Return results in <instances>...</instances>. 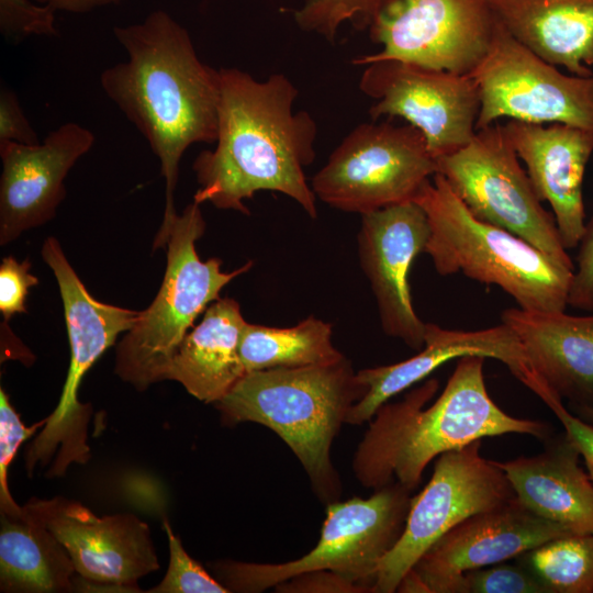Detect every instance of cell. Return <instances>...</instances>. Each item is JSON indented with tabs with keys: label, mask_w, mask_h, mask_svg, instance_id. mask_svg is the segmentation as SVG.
Wrapping results in <instances>:
<instances>
[{
	"label": "cell",
	"mask_w": 593,
	"mask_h": 593,
	"mask_svg": "<svg viewBox=\"0 0 593 593\" xmlns=\"http://www.w3.org/2000/svg\"><path fill=\"white\" fill-rule=\"evenodd\" d=\"M470 355L496 359L511 372L518 369L523 357L517 337L504 323L478 331L448 329L426 323L425 344L415 356L357 372L367 392L351 406L346 423L361 425L371 421L377 410L392 396L428 377L441 365Z\"/></svg>",
	"instance_id": "obj_21"
},
{
	"label": "cell",
	"mask_w": 593,
	"mask_h": 593,
	"mask_svg": "<svg viewBox=\"0 0 593 593\" xmlns=\"http://www.w3.org/2000/svg\"><path fill=\"white\" fill-rule=\"evenodd\" d=\"M164 529L169 544V564L164 579L148 593H228V589L211 577L192 559L167 521Z\"/></svg>",
	"instance_id": "obj_29"
},
{
	"label": "cell",
	"mask_w": 593,
	"mask_h": 593,
	"mask_svg": "<svg viewBox=\"0 0 593 593\" xmlns=\"http://www.w3.org/2000/svg\"><path fill=\"white\" fill-rule=\"evenodd\" d=\"M578 246L568 305L582 311H593V216L585 224Z\"/></svg>",
	"instance_id": "obj_34"
},
{
	"label": "cell",
	"mask_w": 593,
	"mask_h": 593,
	"mask_svg": "<svg viewBox=\"0 0 593 593\" xmlns=\"http://www.w3.org/2000/svg\"><path fill=\"white\" fill-rule=\"evenodd\" d=\"M485 359L459 358L444 390L427 407L439 388L435 378L377 410L353 461L363 486L379 490L395 482L412 492L428 463L446 451L504 434L540 440L552 435L547 423L514 417L497 406L485 387Z\"/></svg>",
	"instance_id": "obj_3"
},
{
	"label": "cell",
	"mask_w": 593,
	"mask_h": 593,
	"mask_svg": "<svg viewBox=\"0 0 593 593\" xmlns=\"http://www.w3.org/2000/svg\"><path fill=\"white\" fill-rule=\"evenodd\" d=\"M246 323L236 300L212 302L179 345L165 380L179 382L202 402H219L247 373L239 356Z\"/></svg>",
	"instance_id": "obj_24"
},
{
	"label": "cell",
	"mask_w": 593,
	"mask_h": 593,
	"mask_svg": "<svg viewBox=\"0 0 593 593\" xmlns=\"http://www.w3.org/2000/svg\"><path fill=\"white\" fill-rule=\"evenodd\" d=\"M501 322L522 347L525 385L548 407L562 399L593 406V315L511 307L502 312Z\"/></svg>",
	"instance_id": "obj_19"
},
{
	"label": "cell",
	"mask_w": 593,
	"mask_h": 593,
	"mask_svg": "<svg viewBox=\"0 0 593 593\" xmlns=\"http://www.w3.org/2000/svg\"><path fill=\"white\" fill-rule=\"evenodd\" d=\"M580 458L579 449L563 432L548 437L540 454L494 461L527 508L572 534H591L593 480Z\"/></svg>",
	"instance_id": "obj_22"
},
{
	"label": "cell",
	"mask_w": 593,
	"mask_h": 593,
	"mask_svg": "<svg viewBox=\"0 0 593 593\" xmlns=\"http://www.w3.org/2000/svg\"><path fill=\"white\" fill-rule=\"evenodd\" d=\"M284 593H365L363 589L329 570H315L298 574L275 586Z\"/></svg>",
	"instance_id": "obj_35"
},
{
	"label": "cell",
	"mask_w": 593,
	"mask_h": 593,
	"mask_svg": "<svg viewBox=\"0 0 593 593\" xmlns=\"http://www.w3.org/2000/svg\"><path fill=\"white\" fill-rule=\"evenodd\" d=\"M503 125L538 198L551 206L563 246L577 247L585 228L582 184L593 131L516 120Z\"/></svg>",
	"instance_id": "obj_20"
},
{
	"label": "cell",
	"mask_w": 593,
	"mask_h": 593,
	"mask_svg": "<svg viewBox=\"0 0 593 593\" xmlns=\"http://www.w3.org/2000/svg\"><path fill=\"white\" fill-rule=\"evenodd\" d=\"M436 172V158L417 128L363 123L333 150L311 188L329 206L362 215L413 201Z\"/></svg>",
	"instance_id": "obj_10"
},
{
	"label": "cell",
	"mask_w": 593,
	"mask_h": 593,
	"mask_svg": "<svg viewBox=\"0 0 593 593\" xmlns=\"http://www.w3.org/2000/svg\"><path fill=\"white\" fill-rule=\"evenodd\" d=\"M56 10L31 0H0V32L7 40L57 35Z\"/></svg>",
	"instance_id": "obj_32"
},
{
	"label": "cell",
	"mask_w": 593,
	"mask_h": 593,
	"mask_svg": "<svg viewBox=\"0 0 593 593\" xmlns=\"http://www.w3.org/2000/svg\"><path fill=\"white\" fill-rule=\"evenodd\" d=\"M41 255L58 283L70 345V363L56 409L27 447L25 466L31 475L36 466L45 467L52 461L46 474L54 478L64 475L71 463L82 465L89 460L87 439L92 407L78 400L80 382L101 355L114 345L119 334L135 325L142 311L94 299L55 237L45 239Z\"/></svg>",
	"instance_id": "obj_7"
},
{
	"label": "cell",
	"mask_w": 593,
	"mask_h": 593,
	"mask_svg": "<svg viewBox=\"0 0 593 593\" xmlns=\"http://www.w3.org/2000/svg\"><path fill=\"white\" fill-rule=\"evenodd\" d=\"M518 43L571 75L593 71V0H486Z\"/></svg>",
	"instance_id": "obj_23"
},
{
	"label": "cell",
	"mask_w": 593,
	"mask_h": 593,
	"mask_svg": "<svg viewBox=\"0 0 593 593\" xmlns=\"http://www.w3.org/2000/svg\"><path fill=\"white\" fill-rule=\"evenodd\" d=\"M205 231L200 204L176 215L167 242L165 276L152 304L119 343L115 373L139 391L163 381L179 345L197 317L217 300L221 290L248 271L253 261L231 272L219 258L201 260L195 242Z\"/></svg>",
	"instance_id": "obj_6"
},
{
	"label": "cell",
	"mask_w": 593,
	"mask_h": 593,
	"mask_svg": "<svg viewBox=\"0 0 593 593\" xmlns=\"http://www.w3.org/2000/svg\"><path fill=\"white\" fill-rule=\"evenodd\" d=\"M359 88L373 100L372 120H405L436 159L466 146L477 132L480 97L470 75L380 60L365 66Z\"/></svg>",
	"instance_id": "obj_14"
},
{
	"label": "cell",
	"mask_w": 593,
	"mask_h": 593,
	"mask_svg": "<svg viewBox=\"0 0 593 593\" xmlns=\"http://www.w3.org/2000/svg\"><path fill=\"white\" fill-rule=\"evenodd\" d=\"M481 445L475 440L436 458L430 480L411 497L402 535L380 563L373 593L396 592L405 574L445 533L516 496L505 472L482 457Z\"/></svg>",
	"instance_id": "obj_12"
},
{
	"label": "cell",
	"mask_w": 593,
	"mask_h": 593,
	"mask_svg": "<svg viewBox=\"0 0 593 593\" xmlns=\"http://www.w3.org/2000/svg\"><path fill=\"white\" fill-rule=\"evenodd\" d=\"M23 514L0 519V591H76L75 566L63 544L23 506Z\"/></svg>",
	"instance_id": "obj_25"
},
{
	"label": "cell",
	"mask_w": 593,
	"mask_h": 593,
	"mask_svg": "<svg viewBox=\"0 0 593 593\" xmlns=\"http://www.w3.org/2000/svg\"><path fill=\"white\" fill-rule=\"evenodd\" d=\"M573 535L527 508L516 496L469 516L438 538L409 571L421 593H456L467 571L492 566Z\"/></svg>",
	"instance_id": "obj_17"
},
{
	"label": "cell",
	"mask_w": 593,
	"mask_h": 593,
	"mask_svg": "<svg viewBox=\"0 0 593 593\" xmlns=\"http://www.w3.org/2000/svg\"><path fill=\"white\" fill-rule=\"evenodd\" d=\"M96 141L76 122L51 131L42 143H0V245L51 221L66 197L65 179Z\"/></svg>",
	"instance_id": "obj_18"
},
{
	"label": "cell",
	"mask_w": 593,
	"mask_h": 593,
	"mask_svg": "<svg viewBox=\"0 0 593 593\" xmlns=\"http://www.w3.org/2000/svg\"><path fill=\"white\" fill-rule=\"evenodd\" d=\"M558 417L566 434L574 443L593 480V425L570 412L561 402L550 407Z\"/></svg>",
	"instance_id": "obj_37"
},
{
	"label": "cell",
	"mask_w": 593,
	"mask_h": 593,
	"mask_svg": "<svg viewBox=\"0 0 593 593\" xmlns=\"http://www.w3.org/2000/svg\"><path fill=\"white\" fill-rule=\"evenodd\" d=\"M411 497L393 482L368 499L332 502L318 542L303 557L282 563L221 561L212 568L230 592H262L304 572L329 570L373 593L380 563L404 529Z\"/></svg>",
	"instance_id": "obj_8"
},
{
	"label": "cell",
	"mask_w": 593,
	"mask_h": 593,
	"mask_svg": "<svg viewBox=\"0 0 593 593\" xmlns=\"http://www.w3.org/2000/svg\"><path fill=\"white\" fill-rule=\"evenodd\" d=\"M426 213L425 251L441 276L462 273L500 287L518 307L563 312L573 271L523 238L477 219L435 174L414 200Z\"/></svg>",
	"instance_id": "obj_5"
},
{
	"label": "cell",
	"mask_w": 593,
	"mask_h": 593,
	"mask_svg": "<svg viewBox=\"0 0 593 593\" xmlns=\"http://www.w3.org/2000/svg\"><path fill=\"white\" fill-rule=\"evenodd\" d=\"M572 410L578 417L593 425V406L572 405Z\"/></svg>",
	"instance_id": "obj_39"
},
{
	"label": "cell",
	"mask_w": 593,
	"mask_h": 593,
	"mask_svg": "<svg viewBox=\"0 0 593 593\" xmlns=\"http://www.w3.org/2000/svg\"><path fill=\"white\" fill-rule=\"evenodd\" d=\"M38 3L46 4L56 11L69 13H88L98 8L109 4L120 3L124 0H35Z\"/></svg>",
	"instance_id": "obj_38"
},
{
	"label": "cell",
	"mask_w": 593,
	"mask_h": 593,
	"mask_svg": "<svg viewBox=\"0 0 593 593\" xmlns=\"http://www.w3.org/2000/svg\"><path fill=\"white\" fill-rule=\"evenodd\" d=\"M377 0H305L293 11L296 25L306 32L323 35L333 42L337 31L347 21L368 26Z\"/></svg>",
	"instance_id": "obj_28"
},
{
	"label": "cell",
	"mask_w": 593,
	"mask_h": 593,
	"mask_svg": "<svg viewBox=\"0 0 593 593\" xmlns=\"http://www.w3.org/2000/svg\"><path fill=\"white\" fill-rule=\"evenodd\" d=\"M549 593H593V533L545 542L518 556Z\"/></svg>",
	"instance_id": "obj_27"
},
{
	"label": "cell",
	"mask_w": 593,
	"mask_h": 593,
	"mask_svg": "<svg viewBox=\"0 0 593 593\" xmlns=\"http://www.w3.org/2000/svg\"><path fill=\"white\" fill-rule=\"evenodd\" d=\"M32 264L19 261L13 256L2 258L0 265V312L5 322L14 315L26 313L25 300L38 279L30 272Z\"/></svg>",
	"instance_id": "obj_33"
},
{
	"label": "cell",
	"mask_w": 593,
	"mask_h": 593,
	"mask_svg": "<svg viewBox=\"0 0 593 593\" xmlns=\"http://www.w3.org/2000/svg\"><path fill=\"white\" fill-rule=\"evenodd\" d=\"M495 25L486 0H377L368 27L381 49L353 64L399 60L469 75L488 52Z\"/></svg>",
	"instance_id": "obj_11"
},
{
	"label": "cell",
	"mask_w": 593,
	"mask_h": 593,
	"mask_svg": "<svg viewBox=\"0 0 593 593\" xmlns=\"http://www.w3.org/2000/svg\"><path fill=\"white\" fill-rule=\"evenodd\" d=\"M332 336V325L314 316L292 327L247 322L239 356L246 372L333 363L344 355L333 345Z\"/></svg>",
	"instance_id": "obj_26"
},
{
	"label": "cell",
	"mask_w": 593,
	"mask_h": 593,
	"mask_svg": "<svg viewBox=\"0 0 593 593\" xmlns=\"http://www.w3.org/2000/svg\"><path fill=\"white\" fill-rule=\"evenodd\" d=\"M214 149L193 161V202L249 214L245 201L259 191L280 192L312 219L316 197L304 168L315 158L317 127L307 111H294L298 89L282 74L259 81L237 68H220Z\"/></svg>",
	"instance_id": "obj_1"
},
{
	"label": "cell",
	"mask_w": 593,
	"mask_h": 593,
	"mask_svg": "<svg viewBox=\"0 0 593 593\" xmlns=\"http://www.w3.org/2000/svg\"><path fill=\"white\" fill-rule=\"evenodd\" d=\"M367 392L350 361L247 372L215 403L225 424H261L275 432L306 471L318 499L338 501L340 479L331 448L351 406Z\"/></svg>",
	"instance_id": "obj_4"
},
{
	"label": "cell",
	"mask_w": 593,
	"mask_h": 593,
	"mask_svg": "<svg viewBox=\"0 0 593 593\" xmlns=\"http://www.w3.org/2000/svg\"><path fill=\"white\" fill-rule=\"evenodd\" d=\"M38 144V137L25 116L16 94L7 87L0 90V143Z\"/></svg>",
	"instance_id": "obj_36"
},
{
	"label": "cell",
	"mask_w": 593,
	"mask_h": 593,
	"mask_svg": "<svg viewBox=\"0 0 593 593\" xmlns=\"http://www.w3.org/2000/svg\"><path fill=\"white\" fill-rule=\"evenodd\" d=\"M436 161L437 172L477 219L575 269L555 216L544 209L504 125L496 122L477 130L466 146Z\"/></svg>",
	"instance_id": "obj_9"
},
{
	"label": "cell",
	"mask_w": 593,
	"mask_h": 593,
	"mask_svg": "<svg viewBox=\"0 0 593 593\" xmlns=\"http://www.w3.org/2000/svg\"><path fill=\"white\" fill-rule=\"evenodd\" d=\"M24 508L63 544L80 580L77 589L139 592L137 581L159 569L148 525L133 514L97 516L61 496L31 499Z\"/></svg>",
	"instance_id": "obj_15"
},
{
	"label": "cell",
	"mask_w": 593,
	"mask_h": 593,
	"mask_svg": "<svg viewBox=\"0 0 593 593\" xmlns=\"http://www.w3.org/2000/svg\"><path fill=\"white\" fill-rule=\"evenodd\" d=\"M456 593H549L545 583L524 563L507 561L467 571Z\"/></svg>",
	"instance_id": "obj_30"
},
{
	"label": "cell",
	"mask_w": 593,
	"mask_h": 593,
	"mask_svg": "<svg viewBox=\"0 0 593 593\" xmlns=\"http://www.w3.org/2000/svg\"><path fill=\"white\" fill-rule=\"evenodd\" d=\"M429 224L415 201L361 215L358 257L374 295L384 334L415 350L425 344L424 323L416 314L409 283L415 258L425 251Z\"/></svg>",
	"instance_id": "obj_16"
},
{
	"label": "cell",
	"mask_w": 593,
	"mask_h": 593,
	"mask_svg": "<svg viewBox=\"0 0 593 593\" xmlns=\"http://www.w3.org/2000/svg\"><path fill=\"white\" fill-rule=\"evenodd\" d=\"M46 424V418L26 427L11 405L3 388L0 389V513L10 516L23 514L8 486V469L21 444Z\"/></svg>",
	"instance_id": "obj_31"
},
{
	"label": "cell",
	"mask_w": 593,
	"mask_h": 593,
	"mask_svg": "<svg viewBox=\"0 0 593 593\" xmlns=\"http://www.w3.org/2000/svg\"><path fill=\"white\" fill-rule=\"evenodd\" d=\"M480 111L477 130L500 119L593 131V75H564L512 37L496 20L482 60L469 74Z\"/></svg>",
	"instance_id": "obj_13"
},
{
	"label": "cell",
	"mask_w": 593,
	"mask_h": 593,
	"mask_svg": "<svg viewBox=\"0 0 593 593\" xmlns=\"http://www.w3.org/2000/svg\"><path fill=\"white\" fill-rule=\"evenodd\" d=\"M113 34L127 59L105 68L100 85L158 158L163 220L169 221L177 214L174 192L184 152L216 141L220 72L199 58L187 29L165 10L114 26Z\"/></svg>",
	"instance_id": "obj_2"
}]
</instances>
